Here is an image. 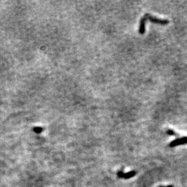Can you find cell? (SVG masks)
Returning a JSON list of instances; mask_svg holds the SVG:
<instances>
[{"mask_svg":"<svg viewBox=\"0 0 187 187\" xmlns=\"http://www.w3.org/2000/svg\"><path fill=\"white\" fill-rule=\"evenodd\" d=\"M144 17L146 18L147 20H149L150 22L154 23V24H157L164 26V25L168 24L170 23V21L167 19L159 18H157L156 17H154V16H153L149 14H146L145 15V16H144Z\"/></svg>","mask_w":187,"mask_h":187,"instance_id":"obj_1","label":"cell"},{"mask_svg":"<svg viewBox=\"0 0 187 187\" xmlns=\"http://www.w3.org/2000/svg\"><path fill=\"white\" fill-rule=\"evenodd\" d=\"M184 144H187V136L178 138V139H176L171 141L169 146L170 147H175L176 146H178L180 145H184Z\"/></svg>","mask_w":187,"mask_h":187,"instance_id":"obj_2","label":"cell"},{"mask_svg":"<svg viewBox=\"0 0 187 187\" xmlns=\"http://www.w3.org/2000/svg\"><path fill=\"white\" fill-rule=\"evenodd\" d=\"M146 18L143 17L139 23V33L141 35H144L145 33V26H146Z\"/></svg>","mask_w":187,"mask_h":187,"instance_id":"obj_3","label":"cell"},{"mask_svg":"<svg viewBox=\"0 0 187 187\" xmlns=\"http://www.w3.org/2000/svg\"><path fill=\"white\" fill-rule=\"evenodd\" d=\"M136 174V172L135 171H131L130 172H128L127 173L124 174V176L123 178L126 179H130L133 177H134Z\"/></svg>","mask_w":187,"mask_h":187,"instance_id":"obj_4","label":"cell"},{"mask_svg":"<svg viewBox=\"0 0 187 187\" xmlns=\"http://www.w3.org/2000/svg\"><path fill=\"white\" fill-rule=\"evenodd\" d=\"M167 133L168 134V135H169L170 136H177V133L174 131V130H171V129H169V130H168L167 131Z\"/></svg>","mask_w":187,"mask_h":187,"instance_id":"obj_5","label":"cell"},{"mask_svg":"<svg viewBox=\"0 0 187 187\" xmlns=\"http://www.w3.org/2000/svg\"><path fill=\"white\" fill-rule=\"evenodd\" d=\"M124 173L122 172V171H119L118 173H117V176L119 178H123V176H124Z\"/></svg>","mask_w":187,"mask_h":187,"instance_id":"obj_6","label":"cell"},{"mask_svg":"<svg viewBox=\"0 0 187 187\" xmlns=\"http://www.w3.org/2000/svg\"><path fill=\"white\" fill-rule=\"evenodd\" d=\"M159 187H166V186H159Z\"/></svg>","mask_w":187,"mask_h":187,"instance_id":"obj_7","label":"cell"}]
</instances>
